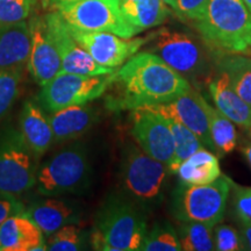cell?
Masks as SVG:
<instances>
[{
	"label": "cell",
	"instance_id": "obj_1",
	"mask_svg": "<svg viewBox=\"0 0 251 251\" xmlns=\"http://www.w3.org/2000/svg\"><path fill=\"white\" fill-rule=\"evenodd\" d=\"M109 108L133 109L166 103L192 90L186 78L150 51L136 52L115 71Z\"/></svg>",
	"mask_w": 251,
	"mask_h": 251
},
{
	"label": "cell",
	"instance_id": "obj_2",
	"mask_svg": "<svg viewBox=\"0 0 251 251\" xmlns=\"http://www.w3.org/2000/svg\"><path fill=\"white\" fill-rule=\"evenodd\" d=\"M194 25L211 48L251 55V12L243 0H208Z\"/></svg>",
	"mask_w": 251,
	"mask_h": 251
},
{
	"label": "cell",
	"instance_id": "obj_3",
	"mask_svg": "<svg viewBox=\"0 0 251 251\" xmlns=\"http://www.w3.org/2000/svg\"><path fill=\"white\" fill-rule=\"evenodd\" d=\"M148 233L143 209L129 199L111 198L97 218L91 242L96 250H141Z\"/></svg>",
	"mask_w": 251,
	"mask_h": 251
},
{
	"label": "cell",
	"instance_id": "obj_4",
	"mask_svg": "<svg viewBox=\"0 0 251 251\" xmlns=\"http://www.w3.org/2000/svg\"><path fill=\"white\" fill-rule=\"evenodd\" d=\"M171 172L164 163L152 158L136 144L126 147L121 163V183L126 193L142 209L158 206L164 197Z\"/></svg>",
	"mask_w": 251,
	"mask_h": 251
},
{
	"label": "cell",
	"instance_id": "obj_5",
	"mask_svg": "<svg viewBox=\"0 0 251 251\" xmlns=\"http://www.w3.org/2000/svg\"><path fill=\"white\" fill-rule=\"evenodd\" d=\"M230 179L221 175L203 185H178L172 193V213L178 221H198L214 227L224 219Z\"/></svg>",
	"mask_w": 251,
	"mask_h": 251
},
{
	"label": "cell",
	"instance_id": "obj_6",
	"mask_svg": "<svg viewBox=\"0 0 251 251\" xmlns=\"http://www.w3.org/2000/svg\"><path fill=\"white\" fill-rule=\"evenodd\" d=\"M152 37L150 52L161 57L194 85H199L201 80L207 83L212 76L211 65L203 47L192 35L162 28Z\"/></svg>",
	"mask_w": 251,
	"mask_h": 251
},
{
	"label": "cell",
	"instance_id": "obj_7",
	"mask_svg": "<svg viewBox=\"0 0 251 251\" xmlns=\"http://www.w3.org/2000/svg\"><path fill=\"white\" fill-rule=\"evenodd\" d=\"M90 174L85 148L80 144L65 147L36 172L37 190L47 197L78 192L89 183Z\"/></svg>",
	"mask_w": 251,
	"mask_h": 251
},
{
	"label": "cell",
	"instance_id": "obj_8",
	"mask_svg": "<svg viewBox=\"0 0 251 251\" xmlns=\"http://www.w3.org/2000/svg\"><path fill=\"white\" fill-rule=\"evenodd\" d=\"M68 26L81 31H107L125 39L141 33L126 20L119 0H77L52 8Z\"/></svg>",
	"mask_w": 251,
	"mask_h": 251
},
{
	"label": "cell",
	"instance_id": "obj_9",
	"mask_svg": "<svg viewBox=\"0 0 251 251\" xmlns=\"http://www.w3.org/2000/svg\"><path fill=\"white\" fill-rule=\"evenodd\" d=\"M115 72L102 76H80L59 72L45 84L39 100L50 113L76 105H85L100 98L111 87Z\"/></svg>",
	"mask_w": 251,
	"mask_h": 251
},
{
	"label": "cell",
	"instance_id": "obj_10",
	"mask_svg": "<svg viewBox=\"0 0 251 251\" xmlns=\"http://www.w3.org/2000/svg\"><path fill=\"white\" fill-rule=\"evenodd\" d=\"M33 156L20 131L8 130L0 136V193L17 196L34 187Z\"/></svg>",
	"mask_w": 251,
	"mask_h": 251
},
{
	"label": "cell",
	"instance_id": "obj_11",
	"mask_svg": "<svg viewBox=\"0 0 251 251\" xmlns=\"http://www.w3.org/2000/svg\"><path fill=\"white\" fill-rule=\"evenodd\" d=\"M131 121V135L140 148L152 158L170 165L175 142L166 119L149 106H142L133 109Z\"/></svg>",
	"mask_w": 251,
	"mask_h": 251
},
{
	"label": "cell",
	"instance_id": "obj_12",
	"mask_svg": "<svg viewBox=\"0 0 251 251\" xmlns=\"http://www.w3.org/2000/svg\"><path fill=\"white\" fill-rule=\"evenodd\" d=\"M46 23L61 57V72L80 76H102L113 74L118 69L106 68L94 61L85 49L72 36L68 25L56 11L46 15Z\"/></svg>",
	"mask_w": 251,
	"mask_h": 251
},
{
	"label": "cell",
	"instance_id": "obj_13",
	"mask_svg": "<svg viewBox=\"0 0 251 251\" xmlns=\"http://www.w3.org/2000/svg\"><path fill=\"white\" fill-rule=\"evenodd\" d=\"M68 27L72 36L92 56L94 61L102 67L112 69L124 65L150 40V37L125 39L107 31H81Z\"/></svg>",
	"mask_w": 251,
	"mask_h": 251
},
{
	"label": "cell",
	"instance_id": "obj_14",
	"mask_svg": "<svg viewBox=\"0 0 251 251\" xmlns=\"http://www.w3.org/2000/svg\"><path fill=\"white\" fill-rule=\"evenodd\" d=\"M30 54L27 69L33 79L43 86L62 70L61 57L50 36L46 18L34 17L29 21Z\"/></svg>",
	"mask_w": 251,
	"mask_h": 251
},
{
	"label": "cell",
	"instance_id": "obj_15",
	"mask_svg": "<svg viewBox=\"0 0 251 251\" xmlns=\"http://www.w3.org/2000/svg\"><path fill=\"white\" fill-rule=\"evenodd\" d=\"M149 107L161 114L169 115L179 121L199 137L206 149L216 153L209 134L208 118L203 107V96L199 91L192 87V90L188 91L187 93L178 97L170 102L159 103Z\"/></svg>",
	"mask_w": 251,
	"mask_h": 251
},
{
	"label": "cell",
	"instance_id": "obj_16",
	"mask_svg": "<svg viewBox=\"0 0 251 251\" xmlns=\"http://www.w3.org/2000/svg\"><path fill=\"white\" fill-rule=\"evenodd\" d=\"M48 250L45 235L25 213H18L0 226V251Z\"/></svg>",
	"mask_w": 251,
	"mask_h": 251
},
{
	"label": "cell",
	"instance_id": "obj_17",
	"mask_svg": "<svg viewBox=\"0 0 251 251\" xmlns=\"http://www.w3.org/2000/svg\"><path fill=\"white\" fill-rule=\"evenodd\" d=\"M206 84L215 107L235 125L250 130L251 107L231 87L227 75L218 70L216 75L208 78Z\"/></svg>",
	"mask_w": 251,
	"mask_h": 251
},
{
	"label": "cell",
	"instance_id": "obj_18",
	"mask_svg": "<svg viewBox=\"0 0 251 251\" xmlns=\"http://www.w3.org/2000/svg\"><path fill=\"white\" fill-rule=\"evenodd\" d=\"M30 54V30L26 21L0 26V71H20Z\"/></svg>",
	"mask_w": 251,
	"mask_h": 251
},
{
	"label": "cell",
	"instance_id": "obj_19",
	"mask_svg": "<svg viewBox=\"0 0 251 251\" xmlns=\"http://www.w3.org/2000/svg\"><path fill=\"white\" fill-rule=\"evenodd\" d=\"M19 128L25 142L35 157L46 153L54 143V133L49 115L45 114L35 102L26 101L24 103L19 119Z\"/></svg>",
	"mask_w": 251,
	"mask_h": 251
},
{
	"label": "cell",
	"instance_id": "obj_20",
	"mask_svg": "<svg viewBox=\"0 0 251 251\" xmlns=\"http://www.w3.org/2000/svg\"><path fill=\"white\" fill-rule=\"evenodd\" d=\"M54 133V142L75 140L87 133L98 120V114L91 106L76 105L58 109L49 115Z\"/></svg>",
	"mask_w": 251,
	"mask_h": 251
},
{
	"label": "cell",
	"instance_id": "obj_21",
	"mask_svg": "<svg viewBox=\"0 0 251 251\" xmlns=\"http://www.w3.org/2000/svg\"><path fill=\"white\" fill-rule=\"evenodd\" d=\"M28 218L41 229L46 237L54 234L63 226L77 221V209L67 201L47 199L34 203L24 211Z\"/></svg>",
	"mask_w": 251,
	"mask_h": 251
},
{
	"label": "cell",
	"instance_id": "obj_22",
	"mask_svg": "<svg viewBox=\"0 0 251 251\" xmlns=\"http://www.w3.org/2000/svg\"><path fill=\"white\" fill-rule=\"evenodd\" d=\"M176 174L184 185L209 184L222 175L216 153L206 148L199 149L181 162Z\"/></svg>",
	"mask_w": 251,
	"mask_h": 251
},
{
	"label": "cell",
	"instance_id": "obj_23",
	"mask_svg": "<svg viewBox=\"0 0 251 251\" xmlns=\"http://www.w3.org/2000/svg\"><path fill=\"white\" fill-rule=\"evenodd\" d=\"M120 8L126 20L141 31L159 26L170 15L163 0H126L120 2Z\"/></svg>",
	"mask_w": 251,
	"mask_h": 251
},
{
	"label": "cell",
	"instance_id": "obj_24",
	"mask_svg": "<svg viewBox=\"0 0 251 251\" xmlns=\"http://www.w3.org/2000/svg\"><path fill=\"white\" fill-rule=\"evenodd\" d=\"M216 69L227 75L231 87L251 107V57L226 54L219 58Z\"/></svg>",
	"mask_w": 251,
	"mask_h": 251
},
{
	"label": "cell",
	"instance_id": "obj_25",
	"mask_svg": "<svg viewBox=\"0 0 251 251\" xmlns=\"http://www.w3.org/2000/svg\"><path fill=\"white\" fill-rule=\"evenodd\" d=\"M203 107L207 113L211 140L219 155H228L237 146V131L235 124L222 114L216 107H212L203 98Z\"/></svg>",
	"mask_w": 251,
	"mask_h": 251
},
{
	"label": "cell",
	"instance_id": "obj_26",
	"mask_svg": "<svg viewBox=\"0 0 251 251\" xmlns=\"http://www.w3.org/2000/svg\"><path fill=\"white\" fill-rule=\"evenodd\" d=\"M162 115L168 121L172 131V136H174L175 155L171 164L169 165V170L171 174H176L181 162H184L187 157H190L199 149L205 148V147L199 140V137L196 134H193L187 127H185L183 124H180L179 121L172 117H169V115Z\"/></svg>",
	"mask_w": 251,
	"mask_h": 251
},
{
	"label": "cell",
	"instance_id": "obj_27",
	"mask_svg": "<svg viewBox=\"0 0 251 251\" xmlns=\"http://www.w3.org/2000/svg\"><path fill=\"white\" fill-rule=\"evenodd\" d=\"M212 226L198 221H179L177 234L181 250L211 251L215 250Z\"/></svg>",
	"mask_w": 251,
	"mask_h": 251
},
{
	"label": "cell",
	"instance_id": "obj_28",
	"mask_svg": "<svg viewBox=\"0 0 251 251\" xmlns=\"http://www.w3.org/2000/svg\"><path fill=\"white\" fill-rule=\"evenodd\" d=\"M143 251H180L177 230L169 221L156 222L147 233L141 247Z\"/></svg>",
	"mask_w": 251,
	"mask_h": 251
},
{
	"label": "cell",
	"instance_id": "obj_29",
	"mask_svg": "<svg viewBox=\"0 0 251 251\" xmlns=\"http://www.w3.org/2000/svg\"><path fill=\"white\" fill-rule=\"evenodd\" d=\"M47 249L50 251H78L84 249V235L79 227L69 224L48 236Z\"/></svg>",
	"mask_w": 251,
	"mask_h": 251
},
{
	"label": "cell",
	"instance_id": "obj_30",
	"mask_svg": "<svg viewBox=\"0 0 251 251\" xmlns=\"http://www.w3.org/2000/svg\"><path fill=\"white\" fill-rule=\"evenodd\" d=\"M21 83L20 71H0V120L13 107Z\"/></svg>",
	"mask_w": 251,
	"mask_h": 251
},
{
	"label": "cell",
	"instance_id": "obj_31",
	"mask_svg": "<svg viewBox=\"0 0 251 251\" xmlns=\"http://www.w3.org/2000/svg\"><path fill=\"white\" fill-rule=\"evenodd\" d=\"M36 0H0V26L26 21Z\"/></svg>",
	"mask_w": 251,
	"mask_h": 251
},
{
	"label": "cell",
	"instance_id": "obj_32",
	"mask_svg": "<svg viewBox=\"0 0 251 251\" xmlns=\"http://www.w3.org/2000/svg\"><path fill=\"white\" fill-rule=\"evenodd\" d=\"M214 247L218 251H240L243 250L238 230L228 225H216L213 228Z\"/></svg>",
	"mask_w": 251,
	"mask_h": 251
},
{
	"label": "cell",
	"instance_id": "obj_33",
	"mask_svg": "<svg viewBox=\"0 0 251 251\" xmlns=\"http://www.w3.org/2000/svg\"><path fill=\"white\" fill-rule=\"evenodd\" d=\"M234 186V214L242 226H251V186Z\"/></svg>",
	"mask_w": 251,
	"mask_h": 251
},
{
	"label": "cell",
	"instance_id": "obj_34",
	"mask_svg": "<svg viewBox=\"0 0 251 251\" xmlns=\"http://www.w3.org/2000/svg\"><path fill=\"white\" fill-rule=\"evenodd\" d=\"M208 0H177L175 12L184 20L196 21L202 14Z\"/></svg>",
	"mask_w": 251,
	"mask_h": 251
},
{
	"label": "cell",
	"instance_id": "obj_35",
	"mask_svg": "<svg viewBox=\"0 0 251 251\" xmlns=\"http://www.w3.org/2000/svg\"><path fill=\"white\" fill-rule=\"evenodd\" d=\"M24 212L23 203L15 199V196L6 193H0V226L7 220L9 216Z\"/></svg>",
	"mask_w": 251,
	"mask_h": 251
},
{
	"label": "cell",
	"instance_id": "obj_36",
	"mask_svg": "<svg viewBox=\"0 0 251 251\" xmlns=\"http://www.w3.org/2000/svg\"><path fill=\"white\" fill-rule=\"evenodd\" d=\"M238 234L243 250L251 251V226H243V228L238 230Z\"/></svg>",
	"mask_w": 251,
	"mask_h": 251
},
{
	"label": "cell",
	"instance_id": "obj_37",
	"mask_svg": "<svg viewBox=\"0 0 251 251\" xmlns=\"http://www.w3.org/2000/svg\"><path fill=\"white\" fill-rule=\"evenodd\" d=\"M72 1H77V0H47V4H48L52 9L55 8L56 6L67 4V2H72ZM119 1H120V0H119Z\"/></svg>",
	"mask_w": 251,
	"mask_h": 251
},
{
	"label": "cell",
	"instance_id": "obj_38",
	"mask_svg": "<svg viewBox=\"0 0 251 251\" xmlns=\"http://www.w3.org/2000/svg\"><path fill=\"white\" fill-rule=\"evenodd\" d=\"M242 152H243L244 157H246V158H247V161H248V163H249V165H250V168H251V142L247 143L246 146L243 147Z\"/></svg>",
	"mask_w": 251,
	"mask_h": 251
},
{
	"label": "cell",
	"instance_id": "obj_39",
	"mask_svg": "<svg viewBox=\"0 0 251 251\" xmlns=\"http://www.w3.org/2000/svg\"><path fill=\"white\" fill-rule=\"evenodd\" d=\"M163 1H164L165 4L169 6V7H171V8L175 11V8H176V2H177V0H163Z\"/></svg>",
	"mask_w": 251,
	"mask_h": 251
},
{
	"label": "cell",
	"instance_id": "obj_40",
	"mask_svg": "<svg viewBox=\"0 0 251 251\" xmlns=\"http://www.w3.org/2000/svg\"><path fill=\"white\" fill-rule=\"evenodd\" d=\"M244 1V4L247 5V7L249 8V11L251 12V0H243Z\"/></svg>",
	"mask_w": 251,
	"mask_h": 251
},
{
	"label": "cell",
	"instance_id": "obj_41",
	"mask_svg": "<svg viewBox=\"0 0 251 251\" xmlns=\"http://www.w3.org/2000/svg\"><path fill=\"white\" fill-rule=\"evenodd\" d=\"M121 1H126V0H120V2H121Z\"/></svg>",
	"mask_w": 251,
	"mask_h": 251
},
{
	"label": "cell",
	"instance_id": "obj_42",
	"mask_svg": "<svg viewBox=\"0 0 251 251\" xmlns=\"http://www.w3.org/2000/svg\"><path fill=\"white\" fill-rule=\"evenodd\" d=\"M250 133H251V129H250Z\"/></svg>",
	"mask_w": 251,
	"mask_h": 251
}]
</instances>
